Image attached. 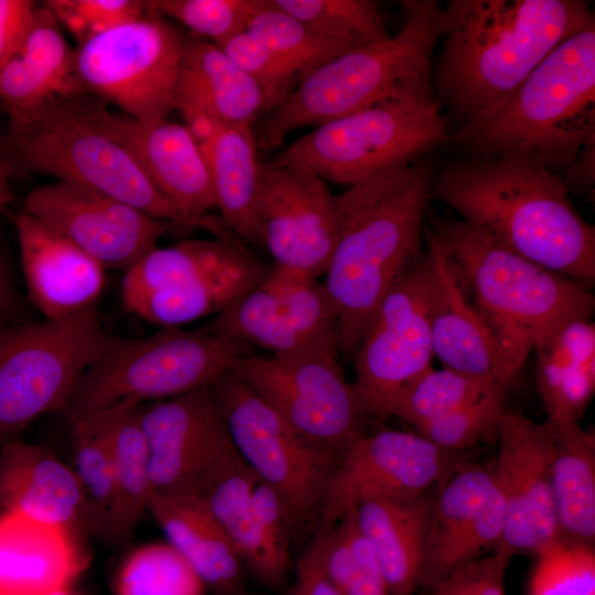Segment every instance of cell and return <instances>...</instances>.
<instances>
[{"label": "cell", "instance_id": "cell-6", "mask_svg": "<svg viewBox=\"0 0 595 595\" xmlns=\"http://www.w3.org/2000/svg\"><path fill=\"white\" fill-rule=\"evenodd\" d=\"M403 26L389 39L351 50L303 76L268 112L261 140L268 148L304 127H317L375 104L397 99L437 101L432 53L442 35L443 7L435 0H403Z\"/></svg>", "mask_w": 595, "mask_h": 595}, {"label": "cell", "instance_id": "cell-18", "mask_svg": "<svg viewBox=\"0 0 595 595\" xmlns=\"http://www.w3.org/2000/svg\"><path fill=\"white\" fill-rule=\"evenodd\" d=\"M333 197L305 167L261 163L259 224L273 266L311 279L324 275L337 239Z\"/></svg>", "mask_w": 595, "mask_h": 595}, {"label": "cell", "instance_id": "cell-8", "mask_svg": "<svg viewBox=\"0 0 595 595\" xmlns=\"http://www.w3.org/2000/svg\"><path fill=\"white\" fill-rule=\"evenodd\" d=\"M105 102L86 93L58 101L6 139L17 169L85 186L175 225L169 203L131 151L104 126Z\"/></svg>", "mask_w": 595, "mask_h": 595}, {"label": "cell", "instance_id": "cell-41", "mask_svg": "<svg viewBox=\"0 0 595 595\" xmlns=\"http://www.w3.org/2000/svg\"><path fill=\"white\" fill-rule=\"evenodd\" d=\"M499 389L506 390L491 381L452 369L431 368L400 396L390 416L416 429Z\"/></svg>", "mask_w": 595, "mask_h": 595}, {"label": "cell", "instance_id": "cell-36", "mask_svg": "<svg viewBox=\"0 0 595 595\" xmlns=\"http://www.w3.org/2000/svg\"><path fill=\"white\" fill-rule=\"evenodd\" d=\"M257 480L258 477L238 453L197 498L230 538L244 566L263 584L264 558L252 508Z\"/></svg>", "mask_w": 595, "mask_h": 595}, {"label": "cell", "instance_id": "cell-13", "mask_svg": "<svg viewBox=\"0 0 595 595\" xmlns=\"http://www.w3.org/2000/svg\"><path fill=\"white\" fill-rule=\"evenodd\" d=\"M212 388L244 462L283 498L296 527L316 519L339 456L298 434L232 371Z\"/></svg>", "mask_w": 595, "mask_h": 595}, {"label": "cell", "instance_id": "cell-30", "mask_svg": "<svg viewBox=\"0 0 595 595\" xmlns=\"http://www.w3.org/2000/svg\"><path fill=\"white\" fill-rule=\"evenodd\" d=\"M148 511L215 595H249L236 547L199 498L152 493Z\"/></svg>", "mask_w": 595, "mask_h": 595}, {"label": "cell", "instance_id": "cell-29", "mask_svg": "<svg viewBox=\"0 0 595 595\" xmlns=\"http://www.w3.org/2000/svg\"><path fill=\"white\" fill-rule=\"evenodd\" d=\"M187 128L205 156L225 226L247 244L263 247L258 214L261 163L252 126L199 120Z\"/></svg>", "mask_w": 595, "mask_h": 595}, {"label": "cell", "instance_id": "cell-15", "mask_svg": "<svg viewBox=\"0 0 595 595\" xmlns=\"http://www.w3.org/2000/svg\"><path fill=\"white\" fill-rule=\"evenodd\" d=\"M203 328L275 357L339 354L338 315L323 281L273 264L257 286Z\"/></svg>", "mask_w": 595, "mask_h": 595}, {"label": "cell", "instance_id": "cell-27", "mask_svg": "<svg viewBox=\"0 0 595 595\" xmlns=\"http://www.w3.org/2000/svg\"><path fill=\"white\" fill-rule=\"evenodd\" d=\"M84 540L73 532L0 513V595H48L75 585L88 564Z\"/></svg>", "mask_w": 595, "mask_h": 595}, {"label": "cell", "instance_id": "cell-25", "mask_svg": "<svg viewBox=\"0 0 595 595\" xmlns=\"http://www.w3.org/2000/svg\"><path fill=\"white\" fill-rule=\"evenodd\" d=\"M0 509L64 528L83 540L93 534L73 468L50 448L20 439L0 447Z\"/></svg>", "mask_w": 595, "mask_h": 595}, {"label": "cell", "instance_id": "cell-40", "mask_svg": "<svg viewBox=\"0 0 595 595\" xmlns=\"http://www.w3.org/2000/svg\"><path fill=\"white\" fill-rule=\"evenodd\" d=\"M205 583L169 542L131 550L119 564L115 595H204Z\"/></svg>", "mask_w": 595, "mask_h": 595}, {"label": "cell", "instance_id": "cell-21", "mask_svg": "<svg viewBox=\"0 0 595 595\" xmlns=\"http://www.w3.org/2000/svg\"><path fill=\"white\" fill-rule=\"evenodd\" d=\"M506 511L491 464L457 462L433 495L420 586L430 587L457 566L501 544Z\"/></svg>", "mask_w": 595, "mask_h": 595}, {"label": "cell", "instance_id": "cell-26", "mask_svg": "<svg viewBox=\"0 0 595 595\" xmlns=\"http://www.w3.org/2000/svg\"><path fill=\"white\" fill-rule=\"evenodd\" d=\"M426 252L434 273L430 310L434 356L444 368L507 389L511 380L500 349L475 305L468 301L444 248L432 232L426 235Z\"/></svg>", "mask_w": 595, "mask_h": 595}, {"label": "cell", "instance_id": "cell-24", "mask_svg": "<svg viewBox=\"0 0 595 595\" xmlns=\"http://www.w3.org/2000/svg\"><path fill=\"white\" fill-rule=\"evenodd\" d=\"M26 290L45 320H58L96 305L105 269L62 234L26 213L11 215Z\"/></svg>", "mask_w": 595, "mask_h": 595}, {"label": "cell", "instance_id": "cell-50", "mask_svg": "<svg viewBox=\"0 0 595 595\" xmlns=\"http://www.w3.org/2000/svg\"><path fill=\"white\" fill-rule=\"evenodd\" d=\"M36 6L31 0H0V71L21 43Z\"/></svg>", "mask_w": 595, "mask_h": 595}, {"label": "cell", "instance_id": "cell-33", "mask_svg": "<svg viewBox=\"0 0 595 595\" xmlns=\"http://www.w3.org/2000/svg\"><path fill=\"white\" fill-rule=\"evenodd\" d=\"M536 353V382L547 420L578 421L595 391L594 323H567Z\"/></svg>", "mask_w": 595, "mask_h": 595}, {"label": "cell", "instance_id": "cell-19", "mask_svg": "<svg viewBox=\"0 0 595 595\" xmlns=\"http://www.w3.org/2000/svg\"><path fill=\"white\" fill-rule=\"evenodd\" d=\"M23 210L39 218L104 269L128 271L156 248L170 223L101 192L55 181L33 188Z\"/></svg>", "mask_w": 595, "mask_h": 595}, {"label": "cell", "instance_id": "cell-48", "mask_svg": "<svg viewBox=\"0 0 595 595\" xmlns=\"http://www.w3.org/2000/svg\"><path fill=\"white\" fill-rule=\"evenodd\" d=\"M513 554L498 545L431 585L429 595H505V575Z\"/></svg>", "mask_w": 595, "mask_h": 595}, {"label": "cell", "instance_id": "cell-32", "mask_svg": "<svg viewBox=\"0 0 595 595\" xmlns=\"http://www.w3.org/2000/svg\"><path fill=\"white\" fill-rule=\"evenodd\" d=\"M433 495L429 490L415 497L375 499L353 510L391 595H412L420 586Z\"/></svg>", "mask_w": 595, "mask_h": 595}, {"label": "cell", "instance_id": "cell-1", "mask_svg": "<svg viewBox=\"0 0 595 595\" xmlns=\"http://www.w3.org/2000/svg\"><path fill=\"white\" fill-rule=\"evenodd\" d=\"M435 175L428 160L394 164L333 197L337 239L323 283L345 358H353L383 298L425 252L423 218Z\"/></svg>", "mask_w": 595, "mask_h": 595}, {"label": "cell", "instance_id": "cell-43", "mask_svg": "<svg viewBox=\"0 0 595 595\" xmlns=\"http://www.w3.org/2000/svg\"><path fill=\"white\" fill-rule=\"evenodd\" d=\"M536 558L528 595H595L594 544L559 536Z\"/></svg>", "mask_w": 595, "mask_h": 595}, {"label": "cell", "instance_id": "cell-11", "mask_svg": "<svg viewBox=\"0 0 595 595\" xmlns=\"http://www.w3.org/2000/svg\"><path fill=\"white\" fill-rule=\"evenodd\" d=\"M188 40L170 20L144 13L76 47L85 90L140 121L164 119Z\"/></svg>", "mask_w": 595, "mask_h": 595}, {"label": "cell", "instance_id": "cell-10", "mask_svg": "<svg viewBox=\"0 0 595 595\" xmlns=\"http://www.w3.org/2000/svg\"><path fill=\"white\" fill-rule=\"evenodd\" d=\"M447 138L439 100L422 106L390 99L314 127L275 162L349 186L388 166L421 160Z\"/></svg>", "mask_w": 595, "mask_h": 595}, {"label": "cell", "instance_id": "cell-49", "mask_svg": "<svg viewBox=\"0 0 595 595\" xmlns=\"http://www.w3.org/2000/svg\"><path fill=\"white\" fill-rule=\"evenodd\" d=\"M288 595H340L325 574L321 561V542L316 534L298 561Z\"/></svg>", "mask_w": 595, "mask_h": 595}, {"label": "cell", "instance_id": "cell-17", "mask_svg": "<svg viewBox=\"0 0 595 595\" xmlns=\"http://www.w3.org/2000/svg\"><path fill=\"white\" fill-rule=\"evenodd\" d=\"M456 455L418 433L387 429L363 434L340 455L329 477L316 530L334 527L363 502L431 490L458 462Z\"/></svg>", "mask_w": 595, "mask_h": 595}, {"label": "cell", "instance_id": "cell-28", "mask_svg": "<svg viewBox=\"0 0 595 595\" xmlns=\"http://www.w3.org/2000/svg\"><path fill=\"white\" fill-rule=\"evenodd\" d=\"M174 109L185 123L208 119L249 125L273 106L262 87L214 42L188 41L181 62Z\"/></svg>", "mask_w": 595, "mask_h": 595}, {"label": "cell", "instance_id": "cell-16", "mask_svg": "<svg viewBox=\"0 0 595 595\" xmlns=\"http://www.w3.org/2000/svg\"><path fill=\"white\" fill-rule=\"evenodd\" d=\"M153 494L197 497L238 451L212 387L141 407Z\"/></svg>", "mask_w": 595, "mask_h": 595}, {"label": "cell", "instance_id": "cell-14", "mask_svg": "<svg viewBox=\"0 0 595 595\" xmlns=\"http://www.w3.org/2000/svg\"><path fill=\"white\" fill-rule=\"evenodd\" d=\"M433 283L425 251L383 298L360 339L353 383L367 416H390L400 396L432 368Z\"/></svg>", "mask_w": 595, "mask_h": 595}, {"label": "cell", "instance_id": "cell-3", "mask_svg": "<svg viewBox=\"0 0 595 595\" xmlns=\"http://www.w3.org/2000/svg\"><path fill=\"white\" fill-rule=\"evenodd\" d=\"M593 17L583 0H450L434 88L464 122L507 96Z\"/></svg>", "mask_w": 595, "mask_h": 595}, {"label": "cell", "instance_id": "cell-44", "mask_svg": "<svg viewBox=\"0 0 595 595\" xmlns=\"http://www.w3.org/2000/svg\"><path fill=\"white\" fill-rule=\"evenodd\" d=\"M259 0H149L145 12L175 20L194 33L220 44L246 30Z\"/></svg>", "mask_w": 595, "mask_h": 595}, {"label": "cell", "instance_id": "cell-42", "mask_svg": "<svg viewBox=\"0 0 595 595\" xmlns=\"http://www.w3.org/2000/svg\"><path fill=\"white\" fill-rule=\"evenodd\" d=\"M272 3L316 30L355 47L391 36L376 1L272 0Z\"/></svg>", "mask_w": 595, "mask_h": 595}, {"label": "cell", "instance_id": "cell-39", "mask_svg": "<svg viewBox=\"0 0 595 595\" xmlns=\"http://www.w3.org/2000/svg\"><path fill=\"white\" fill-rule=\"evenodd\" d=\"M325 574L340 595H391L377 558L360 533L354 511L317 530Z\"/></svg>", "mask_w": 595, "mask_h": 595}, {"label": "cell", "instance_id": "cell-34", "mask_svg": "<svg viewBox=\"0 0 595 595\" xmlns=\"http://www.w3.org/2000/svg\"><path fill=\"white\" fill-rule=\"evenodd\" d=\"M552 490L559 536L594 544L595 439L578 421H549Z\"/></svg>", "mask_w": 595, "mask_h": 595}, {"label": "cell", "instance_id": "cell-2", "mask_svg": "<svg viewBox=\"0 0 595 595\" xmlns=\"http://www.w3.org/2000/svg\"><path fill=\"white\" fill-rule=\"evenodd\" d=\"M431 199L516 255L587 286L595 280V228L560 173L520 155L465 156L435 175Z\"/></svg>", "mask_w": 595, "mask_h": 595}, {"label": "cell", "instance_id": "cell-12", "mask_svg": "<svg viewBox=\"0 0 595 595\" xmlns=\"http://www.w3.org/2000/svg\"><path fill=\"white\" fill-rule=\"evenodd\" d=\"M337 353L241 357L232 372L291 429L338 455L364 433L368 418Z\"/></svg>", "mask_w": 595, "mask_h": 595}, {"label": "cell", "instance_id": "cell-37", "mask_svg": "<svg viewBox=\"0 0 595 595\" xmlns=\"http://www.w3.org/2000/svg\"><path fill=\"white\" fill-rule=\"evenodd\" d=\"M246 30L292 65L301 78L358 48L284 12L272 0H259L247 21Z\"/></svg>", "mask_w": 595, "mask_h": 595}, {"label": "cell", "instance_id": "cell-51", "mask_svg": "<svg viewBox=\"0 0 595 595\" xmlns=\"http://www.w3.org/2000/svg\"><path fill=\"white\" fill-rule=\"evenodd\" d=\"M19 305L12 278L0 256V331L19 324Z\"/></svg>", "mask_w": 595, "mask_h": 595}, {"label": "cell", "instance_id": "cell-5", "mask_svg": "<svg viewBox=\"0 0 595 595\" xmlns=\"http://www.w3.org/2000/svg\"><path fill=\"white\" fill-rule=\"evenodd\" d=\"M432 234L472 292L511 382L555 332L591 320L595 298L587 285L516 255L462 219L435 217Z\"/></svg>", "mask_w": 595, "mask_h": 595}, {"label": "cell", "instance_id": "cell-47", "mask_svg": "<svg viewBox=\"0 0 595 595\" xmlns=\"http://www.w3.org/2000/svg\"><path fill=\"white\" fill-rule=\"evenodd\" d=\"M43 4L80 45L145 13L140 0H47Z\"/></svg>", "mask_w": 595, "mask_h": 595}, {"label": "cell", "instance_id": "cell-20", "mask_svg": "<svg viewBox=\"0 0 595 595\" xmlns=\"http://www.w3.org/2000/svg\"><path fill=\"white\" fill-rule=\"evenodd\" d=\"M497 440L499 446L491 470L506 511L500 545L513 555L536 554L559 537L552 490L551 425L548 421L537 423L520 412L505 410Z\"/></svg>", "mask_w": 595, "mask_h": 595}, {"label": "cell", "instance_id": "cell-45", "mask_svg": "<svg viewBox=\"0 0 595 595\" xmlns=\"http://www.w3.org/2000/svg\"><path fill=\"white\" fill-rule=\"evenodd\" d=\"M506 390L489 392L455 411L416 428V433L453 453L497 437Z\"/></svg>", "mask_w": 595, "mask_h": 595}, {"label": "cell", "instance_id": "cell-38", "mask_svg": "<svg viewBox=\"0 0 595 595\" xmlns=\"http://www.w3.org/2000/svg\"><path fill=\"white\" fill-rule=\"evenodd\" d=\"M72 425L75 434L72 468L87 507L93 534L113 543L119 498L106 440L90 419L73 422Z\"/></svg>", "mask_w": 595, "mask_h": 595}, {"label": "cell", "instance_id": "cell-23", "mask_svg": "<svg viewBox=\"0 0 595 595\" xmlns=\"http://www.w3.org/2000/svg\"><path fill=\"white\" fill-rule=\"evenodd\" d=\"M86 93L76 48L65 40L52 12L37 4L21 43L0 71V101L9 116V133L45 108Z\"/></svg>", "mask_w": 595, "mask_h": 595}, {"label": "cell", "instance_id": "cell-31", "mask_svg": "<svg viewBox=\"0 0 595 595\" xmlns=\"http://www.w3.org/2000/svg\"><path fill=\"white\" fill-rule=\"evenodd\" d=\"M270 267L247 250L231 261L128 300L125 307L161 327H180L229 309L267 275Z\"/></svg>", "mask_w": 595, "mask_h": 595}, {"label": "cell", "instance_id": "cell-4", "mask_svg": "<svg viewBox=\"0 0 595 595\" xmlns=\"http://www.w3.org/2000/svg\"><path fill=\"white\" fill-rule=\"evenodd\" d=\"M466 156L520 155L558 173L595 143V19L515 89L448 134Z\"/></svg>", "mask_w": 595, "mask_h": 595}, {"label": "cell", "instance_id": "cell-53", "mask_svg": "<svg viewBox=\"0 0 595 595\" xmlns=\"http://www.w3.org/2000/svg\"><path fill=\"white\" fill-rule=\"evenodd\" d=\"M48 595H89V594L85 592L84 589H80L76 587L75 585H72V586L55 591Z\"/></svg>", "mask_w": 595, "mask_h": 595}, {"label": "cell", "instance_id": "cell-35", "mask_svg": "<svg viewBox=\"0 0 595 595\" xmlns=\"http://www.w3.org/2000/svg\"><path fill=\"white\" fill-rule=\"evenodd\" d=\"M141 407H119L89 418L104 434L115 470L119 498L116 545L131 540L152 494Z\"/></svg>", "mask_w": 595, "mask_h": 595}, {"label": "cell", "instance_id": "cell-7", "mask_svg": "<svg viewBox=\"0 0 595 595\" xmlns=\"http://www.w3.org/2000/svg\"><path fill=\"white\" fill-rule=\"evenodd\" d=\"M250 353V346L203 327H161L144 338L119 337L82 374L62 411L73 423L208 388Z\"/></svg>", "mask_w": 595, "mask_h": 595}, {"label": "cell", "instance_id": "cell-52", "mask_svg": "<svg viewBox=\"0 0 595 595\" xmlns=\"http://www.w3.org/2000/svg\"><path fill=\"white\" fill-rule=\"evenodd\" d=\"M14 172L15 166L8 151L7 142L0 137V212H3L14 198L10 183Z\"/></svg>", "mask_w": 595, "mask_h": 595}, {"label": "cell", "instance_id": "cell-22", "mask_svg": "<svg viewBox=\"0 0 595 595\" xmlns=\"http://www.w3.org/2000/svg\"><path fill=\"white\" fill-rule=\"evenodd\" d=\"M106 129L134 155L141 169L169 203L175 225L193 228L205 223L215 207L208 166L191 130L164 119L140 121L111 112L101 113Z\"/></svg>", "mask_w": 595, "mask_h": 595}, {"label": "cell", "instance_id": "cell-46", "mask_svg": "<svg viewBox=\"0 0 595 595\" xmlns=\"http://www.w3.org/2000/svg\"><path fill=\"white\" fill-rule=\"evenodd\" d=\"M217 45L262 87L273 109L301 79L292 65L247 30Z\"/></svg>", "mask_w": 595, "mask_h": 595}, {"label": "cell", "instance_id": "cell-9", "mask_svg": "<svg viewBox=\"0 0 595 595\" xmlns=\"http://www.w3.org/2000/svg\"><path fill=\"white\" fill-rule=\"evenodd\" d=\"M119 339L96 305L0 331V447L36 418L63 410L82 374Z\"/></svg>", "mask_w": 595, "mask_h": 595}]
</instances>
